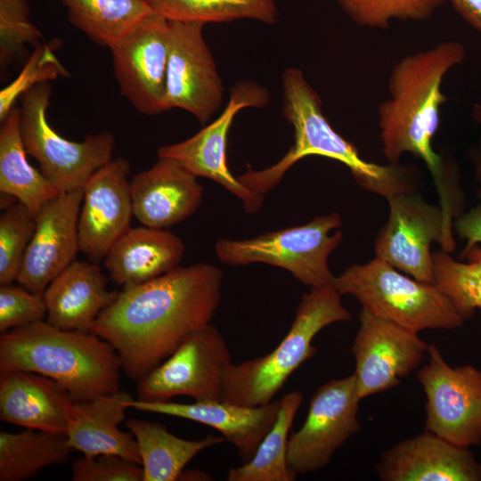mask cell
<instances>
[{
  "instance_id": "cell-14",
  "label": "cell",
  "mask_w": 481,
  "mask_h": 481,
  "mask_svg": "<svg viewBox=\"0 0 481 481\" xmlns=\"http://www.w3.org/2000/svg\"><path fill=\"white\" fill-rule=\"evenodd\" d=\"M352 345L359 401L399 386L422 362L428 344L418 332L361 309Z\"/></svg>"
},
{
  "instance_id": "cell-32",
  "label": "cell",
  "mask_w": 481,
  "mask_h": 481,
  "mask_svg": "<svg viewBox=\"0 0 481 481\" xmlns=\"http://www.w3.org/2000/svg\"><path fill=\"white\" fill-rule=\"evenodd\" d=\"M460 258L466 262L454 260L443 249L433 253L434 284L467 321L481 309V246L472 247Z\"/></svg>"
},
{
  "instance_id": "cell-31",
  "label": "cell",
  "mask_w": 481,
  "mask_h": 481,
  "mask_svg": "<svg viewBox=\"0 0 481 481\" xmlns=\"http://www.w3.org/2000/svg\"><path fill=\"white\" fill-rule=\"evenodd\" d=\"M152 12L172 21L227 22L251 19L274 24L275 0H143Z\"/></svg>"
},
{
  "instance_id": "cell-41",
  "label": "cell",
  "mask_w": 481,
  "mask_h": 481,
  "mask_svg": "<svg viewBox=\"0 0 481 481\" xmlns=\"http://www.w3.org/2000/svg\"><path fill=\"white\" fill-rule=\"evenodd\" d=\"M471 116L477 123L481 124V101L473 106ZM472 161L475 167L476 178L479 183L477 195L481 201V140L478 147L472 154Z\"/></svg>"
},
{
  "instance_id": "cell-40",
  "label": "cell",
  "mask_w": 481,
  "mask_h": 481,
  "mask_svg": "<svg viewBox=\"0 0 481 481\" xmlns=\"http://www.w3.org/2000/svg\"><path fill=\"white\" fill-rule=\"evenodd\" d=\"M456 12L481 34V0H450Z\"/></svg>"
},
{
  "instance_id": "cell-30",
  "label": "cell",
  "mask_w": 481,
  "mask_h": 481,
  "mask_svg": "<svg viewBox=\"0 0 481 481\" xmlns=\"http://www.w3.org/2000/svg\"><path fill=\"white\" fill-rule=\"evenodd\" d=\"M71 24L95 44L110 47L152 12L143 0H60Z\"/></svg>"
},
{
  "instance_id": "cell-1",
  "label": "cell",
  "mask_w": 481,
  "mask_h": 481,
  "mask_svg": "<svg viewBox=\"0 0 481 481\" xmlns=\"http://www.w3.org/2000/svg\"><path fill=\"white\" fill-rule=\"evenodd\" d=\"M223 272L199 263L123 287L91 332L110 343L122 371L138 381L192 331L210 323L221 301Z\"/></svg>"
},
{
  "instance_id": "cell-12",
  "label": "cell",
  "mask_w": 481,
  "mask_h": 481,
  "mask_svg": "<svg viewBox=\"0 0 481 481\" xmlns=\"http://www.w3.org/2000/svg\"><path fill=\"white\" fill-rule=\"evenodd\" d=\"M354 374L331 379L313 394L305 423L288 440L287 461L297 474L316 472L362 426Z\"/></svg>"
},
{
  "instance_id": "cell-35",
  "label": "cell",
  "mask_w": 481,
  "mask_h": 481,
  "mask_svg": "<svg viewBox=\"0 0 481 481\" xmlns=\"http://www.w3.org/2000/svg\"><path fill=\"white\" fill-rule=\"evenodd\" d=\"M59 44L53 41L42 43L34 47L23 69L14 80L0 92V121L2 122L14 103L32 87L54 80L60 77H68L69 72L54 53Z\"/></svg>"
},
{
  "instance_id": "cell-38",
  "label": "cell",
  "mask_w": 481,
  "mask_h": 481,
  "mask_svg": "<svg viewBox=\"0 0 481 481\" xmlns=\"http://www.w3.org/2000/svg\"><path fill=\"white\" fill-rule=\"evenodd\" d=\"M73 481H143L141 464L120 455L102 453L75 460Z\"/></svg>"
},
{
  "instance_id": "cell-21",
  "label": "cell",
  "mask_w": 481,
  "mask_h": 481,
  "mask_svg": "<svg viewBox=\"0 0 481 481\" xmlns=\"http://www.w3.org/2000/svg\"><path fill=\"white\" fill-rule=\"evenodd\" d=\"M280 407V400L257 407L223 400L180 404L135 399L132 403V408L139 411L186 419L215 428L236 447L242 463L252 459L263 438L274 425Z\"/></svg>"
},
{
  "instance_id": "cell-29",
  "label": "cell",
  "mask_w": 481,
  "mask_h": 481,
  "mask_svg": "<svg viewBox=\"0 0 481 481\" xmlns=\"http://www.w3.org/2000/svg\"><path fill=\"white\" fill-rule=\"evenodd\" d=\"M303 393L295 390L281 400L277 420L260 443L252 459L230 469L227 481H294L298 474L288 465L289 433L303 402Z\"/></svg>"
},
{
  "instance_id": "cell-5",
  "label": "cell",
  "mask_w": 481,
  "mask_h": 481,
  "mask_svg": "<svg viewBox=\"0 0 481 481\" xmlns=\"http://www.w3.org/2000/svg\"><path fill=\"white\" fill-rule=\"evenodd\" d=\"M351 319L333 284L311 288L303 294L288 333L273 351L225 367L222 400L249 407L271 403L289 376L316 353L314 338L328 325Z\"/></svg>"
},
{
  "instance_id": "cell-42",
  "label": "cell",
  "mask_w": 481,
  "mask_h": 481,
  "mask_svg": "<svg viewBox=\"0 0 481 481\" xmlns=\"http://www.w3.org/2000/svg\"><path fill=\"white\" fill-rule=\"evenodd\" d=\"M209 477L206 473L200 470L183 471L178 478L181 480H209Z\"/></svg>"
},
{
  "instance_id": "cell-20",
  "label": "cell",
  "mask_w": 481,
  "mask_h": 481,
  "mask_svg": "<svg viewBox=\"0 0 481 481\" xmlns=\"http://www.w3.org/2000/svg\"><path fill=\"white\" fill-rule=\"evenodd\" d=\"M203 191L197 176L179 161L159 157L130 181L134 216L143 225L167 229L195 213Z\"/></svg>"
},
{
  "instance_id": "cell-15",
  "label": "cell",
  "mask_w": 481,
  "mask_h": 481,
  "mask_svg": "<svg viewBox=\"0 0 481 481\" xmlns=\"http://www.w3.org/2000/svg\"><path fill=\"white\" fill-rule=\"evenodd\" d=\"M205 23L168 20L167 110L183 109L206 124L223 100V84L203 37Z\"/></svg>"
},
{
  "instance_id": "cell-28",
  "label": "cell",
  "mask_w": 481,
  "mask_h": 481,
  "mask_svg": "<svg viewBox=\"0 0 481 481\" xmlns=\"http://www.w3.org/2000/svg\"><path fill=\"white\" fill-rule=\"evenodd\" d=\"M71 451L65 432L1 430L0 481L32 478L45 467L64 463Z\"/></svg>"
},
{
  "instance_id": "cell-23",
  "label": "cell",
  "mask_w": 481,
  "mask_h": 481,
  "mask_svg": "<svg viewBox=\"0 0 481 481\" xmlns=\"http://www.w3.org/2000/svg\"><path fill=\"white\" fill-rule=\"evenodd\" d=\"M101 268L85 261L72 262L45 289V321L67 330L91 332L100 314L118 292L107 289Z\"/></svg>"
},
{
  "instance_id": "cell-25",
  "label": "cell",
  "mask_w": 481,
  "mask_h": 481,
  "mask_svg": "<svg viewBox=\"0 0 481 481\" xmlns=\"http://www.w3.org/2000/svg\"><path fill=\"white\" fill-rule=\"evenodd\" d=\"M185 247L167 229L130 227L104 257L110 279L118 286L137 285L179 266Z\"/></svg>"
},
{
  "instance_id": "cell-17",
  "label": "cell",
  "mask_w": 481,
  "mask_h": 481,
  "mask_svg": "<svg viewBox=\"0 0 481 481\" xmlns=\"http://www.w3.org/2000/svg\"><path fill=\"white\" fill-rule=\"evenodd\" d=\"M129 162L111 159L100 167L83 187L77 232L79 251L93 260L106 257L126 233L134 216Z\"/></svg>"
},
{
  "instance_id": "cell-7",
  "label": "cell",
  "mask_w": 481,
  "mask_h": 481,
  "mask_svg": "<svg viewBox=\"0 0 481 481\" xmlns=\"http://www.w3.org/2000/svg\"><path fill=\"white\" fill-rule=\"evenodd\" d=\"M338 213L317 216L309 223L279 231L267 232L252 239H219L215 250L217 258L231 265L265 263L289 271L302 284L321 288L333 284L328 258L341 243L343 234Z\"/></svg>"
},
{
  "instance_id": "cell-16",
  "label": "cell",
  "mask_w": 481,
  "mask_h": 481,
  "mask_svg": "<svg viewBox=\"0 0 481 481\" xmlns=\"http://www.w3.org/2000/svg\"><path fill=\"white\" fill-rule=\"evenodd\" d=\"M168 20L154 12L141 20L110 50L120 93L141 113L166 111Z\"/></svg>"
},
{
  "instance_id": "cell-2",
  "label": "cell",
  "mask_w": 481,
  "mask_h": 481,
  "mask_svg": "<svg viewBox=\"0 0 481 481\" xmlns=\"http://www.w3.org/2000/svg\"><path fill=\"white\" fill-rule=\"evenodd\" d=\"M466 58L464 46L454 41L401 59L388 78L389 98L378 107L383 152L392 164L404 153L420 158L427 165L440 196V206L455 217L461 213L463 196L454 167L446 166L432 147L440 124L442 92L446 74Z\"/></svg>"
},
{
  "instance_id": "cell-27",
  "label": "cell",
  "mask_w": 481,
  "mask_h": 481,
  "mask_svg": "<svg viewBox=\"0 0 481 481\" xmlns=\"http://www.w3.org/2000/svg\"><path fill=\"white\" fill-rule=\"evenodd\" d=\"M20 110L14 106L1 122L0 191L24 204L33 216L61 192L27 159L20 126Z\"/></svg>"
},
{
  "instance_id": "cell-3",
  "label": "cell",
  "mask_w": 481,
  "mask_h": 481,
  "mask_svg": "<svg viewBox=\"0 0 481 481\" xmlns=\"http://www.w3.org/2000/svg\"><path fill=\"white\" fill-rule=\"evenodd\" d=\"M286 120L294 128V144L277 163L262 170L249 168L237 178L247 188L265 194L296 162L307 156L326 157L346 166L356 183L387 200L412 191L408 170L398 164L379 165L363 159L356 147L337 133L322 113V101L297 68L282 74Z\"/></svg>"
},
{
  "instance_id": "cell-22",
  "label": "cell",
  "mask_w": 481,
  "mask_h": 481,
  "mask_svg": "<svg viewBox=\"0 0 481 481\" xmlns=\"http://www.w3.org/2000/svg\"><path fill=\"white\" fill-rule=\"evenodd\" d=\"M75 402L57 381L27 371L0 372V420L26 428L67 432Z\"/></svg>"
},
{
  "instance_id": "cell-10",
  "label": "cell",
  "mask_w": 481,
  "mask_h": 481,
  "mask_svg": "<svg viewBox=\"0 0 481 481\" xmlns=\"http://www.w3.org/2000/svg\"><path fill=\"white\" fill-rule=\"evenodd\" d=\"M232 363L226 341L211 323L190 333L159 365L139 379L136 400L166 402L187 395L222 400L223 375Z\"/></svg>"
},
{
  "instance_id": "cell-33",
  "label": "cell",
  "mask_w": 481,
  "mask_h": 481,
  "mask_svg": "<svg viewBox=\"0 0 481 481\" xmlns=\"http://www.w3.org/2000/svg\"><path fill=\"white\" fill-rule=\"evenodd\" d=\"M36 227V216L20 201L0 216V285L17 281Z\"/></svg>"
},
{
  "instance_id": "cell-39",
  "label": "cell",
  "mask_w": 481,
  "mask_h": 481,
  "mask_svg": "<svg viewBox=\"0 0 481 481\" xmlns=\"http://www.w3.org/2000/svg\"><path fill=\"white\" fill-rule=\"evenodd\" d=\"M457 235L466 240L465 248L461 255L472 247L481 244V203L467 213H462L453 223Z\"/></svg>"
},
{
  "instance_id": "cell-24",
  "label": "cell",
  "mask_w": 481,
  "mask_h": 481,
  "mask_svg": "<svg viewBox=\"0 0 481 481\" xmlns=\"http://www.w3.org/2000/svg\"><path fill=\"white\" fill-rule=\"evenodd\" d=\"M134 400L129 393L119 389L89 401L75 403L66 432L71 449L85 456L117 454L141 464L134 435L119 429Z\"/></svg>"
},
{
  "instance_id": "cell-6",
  "label": "cell",
  "mask_w": 481,
  "mask_h": 481,
  "mask_svg": "<svg viewBox=\"0 0 481 481\" xmlns=\"http://www.w3.org/2000/svg\"><path fill=\"white\" fill-rule=\"evenodd\" d=\"M333 286L372 314L418 333L456 329L466 321L436 285L403 274L378 257L349 266L335 276Z\"/></svg>"
},
{
  "instance_id": "cell-18",
  "label": "cell",
  "mask_w": 481,
  "mask_h": 481,
  "mask_svg": "<svg viewBox=\"0 0 481 481\" xmlns=\"http://www.w3.org/2000/svg\"><path fill=\"white\" fill-rule=\"evenodd\" d=\"M83 189L61 192L36 216V227L17 281L43 295L50 282L75 261L79 251L77 223Z\"/></svg>"
},
{
  "instance_id": "cell-19",
  "label": "cell",
  "mask_w": 481,
  "mask_h": 481,
  "mask_svg": "<svg viewBox=\"0 0 481 481\" xmlns=\"http://www.w3.org/2000/svg\"><path fill=\"white\" fill-rule=\"evenodd\" d=\"M375 470L383 481H481L469 447L427 430L385 451Z\"/></svg>"
},
{
  "instance_id": "cell-37",
  "label": "cell",
  "mask_w": 481,
  "mask_h": 481,
  "mask_svg": "<svg viewBox=\"0 0 481 481\" xmlns=\"http://www.w3.org/2000/svg\"><path fill=\"white\" fill-rule=\"evenodd\" d=\"M46 318L43 295L12 283L0 285V332L29 325Z\"/></svg>"
},
{
  "instance_id": "cell-9",
  "label": "cell",
  "mask_w": 481,
  "mask_h": 481,
  "mask_svg": "<svg viewBox=\"0 0 481 481\" xmlns=\"http://www.w3.org/2000/svg\"><path fill=\"white\" fill-rule=\"evenodd\" d=\"M389 215L375 241L376 257L405 274L434 284L431 243L452 253L453 221L439 205L429 204L412 191L387 200Z\"/></svg>"
},
{
  "instance_id": "cell-4",
  "label": "cell",
  "mask_w": 481,
  "mask_h": 481,
  "mask_svg": "<svg viewBox=\"0 0 481 481\" xmlns=\"http://www.w3.org/2000/svg\"><path fill=\"white\" fill-rule=\"evenodd\" d=\"M121 370L115 348L92 332L44 320L0 336V372L27 371L53 379L75 403L119 390Z\"/></svg>"
},
{
  "instance_id": "cell-11",
  "label": "cell",
  "mask_w": 481,
  "mask_h": 481,
  "mask_svg": "<svg viewBox=\"0 0 481 481\" xmlns=\"http://www.w3.org/2000/svg\"><path fill=\"white\" fill-rule=\"evenodd\" d=\"M428 363L417 373L426 395L425 430L459 446L481 443V371L452 368L436 345L428 344Z\"/></svg>"
},
{
  "instance_id": "cell-36",
  "label": "cell",
  "mask_w": 481,
  "mask_h": 481,
  "mask_svg": "<svg viewBox=\"0 0 481 481\" xmlns=\"http://www.w3.org/2000/svg\"><path fill=\"white\" fill-rule=\"evenodd\" d=\"M42 33L29 20L26 0H0V63L4 68L20 56L27 45L42 44Z\"/></svg>"
},
{
  "instance_id": "cell-8",
  "label": "cell",
  "mask_w": 481,
  "mask_h": 481,
  "mask_svg": "<svg viewBox=\"0 0 481 481\" xmlns=\"http://www.w3.org/2000/svg\"><path fill=\"white\" fill-rule=\"evenodd\" d=\"M50 82L39 84L21 97L20 126L27 153L60 192L83 189L88 179L111 160L114 136L110 131L86 135L82 142L63 138L48 123Z\"/></svg>"
},
{
  "instance_id": "cell-26",
  "label": "cell",
  "mask_w": 481,
  "mask_h": 481,
  "mask_svg": "<svg viewBox=\"0 0 481 481\" xmlns=\"http://www.w3.org/2000/svg\"><path fill=\"white\" fill-rule=\"evenodd\" d=\"M126 427L137 442L143 481L178 480L184 467L200 452L226 441L224 436L210 435L199 440L183 439L163 424L140 419L127 420Z\"/></svg>"
},
{
  "instance_id": "cell-34",
  "label": "cell",
  "mask_w": 481,
  "mask_h": 481,
  "mask_svg": "<svg viewBox=\"0 0 481 481\" xmlns=\"http://www.w3.org/2000/svg\"><path fill=\"white\" fill-rule=\"evenodd\" d=\"M444 0H336L359 26L384 29L393 20H425Z\"/></svg>"
},
{
  "instance_id": "cell-13",
  "label": "cell",
  "mask_w": 481,
  "mask_h": 481,
  "mask_svg": "<svg viewBox=\"0 0 481 481\" xmlns=\"http://www.w3.org/2000/svg\"><path fill=\"white\" fill-rule=\"evenodd\" d=\"M269 93L254 82H239L230 92L227 106L211 124L192 137L158 148V157L179 161L197 177L219 183L239 198L246 213L254 214L263 207L264 195L252 192L230 172L227 166V135L236 114L244 108L265 106Z\"/></svg>"
}]
</instances>
